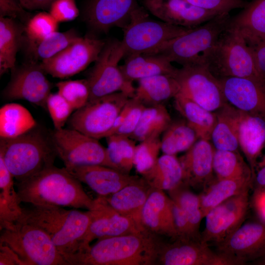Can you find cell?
<instances>
[{
  "label": "cell",
  "instance_id": "1",
  "mask_svg": "<svg viewBox=\"0 0 265 265\" xmlns=\"http://www.w3.org/2000/svg\"><path fill=\"white\" fill-rule=\"evenodd\" d=\"M163 243L159 236L145 231L100 239L64 258L68 265H158Z\"/></svg>",
  "mask_w": 265,
  "mask_h": 265
},
{
  "label": "cell",
  "instance_id": "2",
  "mask_svg": "<svg viewBox=\"0 0 265 265\" xmlns=\"http://www.w3.org/2000/svg\"><path fill=\"white\" fill-rule=\"evenodd\" d=\"M18 201L34 205H50L92 210L96 199L84 190L81 182L65 167L52 165L22 181L16 182Z\"/></svg>",
  "mask_w": 265,
  "mask_h": 265
},
{
  "label": "cell",
  "instance_id": "3",
  "mask_svg": "<svg viewBox=\"0 0 265 265\" xmlns=\"http://www.w3.org/2000/svg\"><path fill=\"white\" fill-rule=\"evenodd\" d=\"M20 217L43 231L64 257L76 253L91 220L90 210L50 205L22 208Z\"/></svg>",
  "mask_w": 265,
  "mask_h": 265
},
{
  "label": "cell",
  "instance_id": "4",
  "mask_svg": "<svg viewBox=\"0 0 265 265\" xmlns=\"http://www.w3.org/2000/svg\"><path fill=\"white\" fill-rule=\"evenodd\" d=\"M56 156L50 135L36 127L15 138H0V157L16 182L53 165Z\"/></svg>",
  "mask_w": 265,
  "mask_h": 265
},
{
  "label": "cell",
  "instance_id": "5",
  "mask_svg": "<svg viewBox=\"0 0 265 265\" xmlns=\"http://www.w3.org/2000/svg\"><path fill=\"white\" fill-rule=\"evenodd\" d=\"M203 62L217 78L265 79L257 71L250 47L241 33L229 26L204 54Z\"/></svg>",
  "mask_w": 265,
  "mask_h": 265
},
{
  "label": "cell",
  "instance_id": "6",
  "mask_svg": "<svg viewBox=\"0 0 265 265\" xmlns=\"http://www.w3.org/2000/svg\"><path fill=\"white\" fill-rule=\"evenodd\" d=\"M0 229V244L10 248L22 265H68L43 231L20 217Z\"/></svg>",
  "mask_w": 265,
  "mask_h": 265
},
{
  "label": "cell",
  "instance_id": "7",
  "mask_svg": "<svg viewBox=\"0 0 265 265\" xmlns=\"http://www.w3.org/2000/svg\"><path fill=\"white\" fill-rule=\"evenodd\" d=\"M231 18L229 13L218 15L169 41L155 53L162 54L182 66L204 65V54L228 27Z\"/></svg>",
  "mask_w": 265,
  "mask_h": 265
},
{
  "label": "cell",
  "instance_id": "8",
  "mask_svg": "<svg viewBox=\"0 0 265 265\" xmlns=\"http://www.w3.org/2000/svg\"><path fill=\"white\" fill-rule=\"evenodd\" d=\"M189 29L151 19L145 9L139 6L123 28L121 40L125 57L137 53H155L165 44Z\"/></svg>",
  "mask_w": 265,
  "mask_h": 265
},
{
  "label": "cell",
  "instance_id": "9",
  "mask_svg": "<svg viewBox=\"0 0 265 265\" xmlns=\"http://www.w3.org/2000/svg\"><path fill=\"white\" fill-rule=\"evenodd\" d=\"M125 55L121 41H106L86 79L90 90L89 100L118 92L134 97L135 87L125 79L118 65Z\"/></svg>",
  "mask_w": 265,
  "mask_h": 265
},
{
  "label": "cell",
  "instance_id": "10",
  "mask_svg": "<svg viewBox=\"0 0 265 265\" xmlns=\"http://www.w3.org/2000/svg\"><path fill=\"white\" fill-rule=\"evenodd\" d=\"M130 98L118 92L88 101L71 115L68 121L70 128L98 140L106 138Z\"/></svg>",
  "mask_w": 265,
  "mask_h": 265
},
{
  "label": "cell",
  "instance_id": "11",
  "mask_svg": "<svg viewBox=\"0 0 265 265\" xmlns=\"http://www.w3.org/2000/svg\"><path fill=\"white\" fill-rule=\"evenodd\" d=\"M50 137L66 169L89 165L108 167L106 148L98 139L70 128L54 129Z\"/></svg>",
  "mask_w": 265,
  "mask_h": 265
},
{
  "label": "cell",
  "instance_id": "12",
  "mask_svg": "<svg viewBox=\"0 0 265 265\" xmlns=\"http://www.w3.org/2000/svg\"><path fill=\"white\" fill-rule=\"evenodd\" d=\"M106 41L93 36L80 37L64 49L40 64L52 77L64 79L84 70L98 59Z\"/></svg>",
  "mask_w": 265,
  "mask_h": 265
},
{
  "label": "cell",
  "instance_id": "13",
  "mask_svg": "<svg viewBox=\"0 0 265 265\" xmlns=\"http://www.w3.org/2000/svg\"><path fill=\"white\" fill-rule=\"evenodd\" d=\"M174 77L180 93L208 110H218L228 103L218 79L205 65L182 66Z\"/></svg>",
  "mask_w": 265,
  "mask_h": 265
},
{
  "label": "cell",
  "instance_id": "14",
  "mask_svg": "<svg viewBox=\"0 0 265 265\" xmlns=\"http://www.w3.org/2000/svg\"><path fill=\"white\" fill-rule=\"evenodd\" d=\"M249 190L230 197L210 211L205 217L203 242L219 243L242 224L248 210Z\"/></svg>",
  "mask_w": 265,
  "mask_h": 265
},
{
  "label": "cell",
  "instance_id": "15",
  "mask_svg": "<svg viewBox=\"0 0 265 265\" xmlns=\"http://www.w3.org/2000/svg\"><path fill=\"white\" fill-rule=\"evenodd\" d=\"M216 245L217 252L229 258L235 265H265V223L260 221L242 224Z\"/></svg>",
  "mask_w": 265,
  "mask_h": 265
},
{
  "label": "cell",
  "instance_id": "16",
  "mask_svg": "<svg viewBox=\"0 0 265 265\" xmlns=\"http://www.w3.org/2000/svg\"><path fill=\"white\" fill-rule=\"evenodd\" d=\"M11 79L2 91L7 100H24L47 110L52 84L40 64L30 62L12 69Z\"/></svg>",
  "mask_w": 265,
  "mask_h": 265
},
{
  "label": "cell",
  "instance_id": "17",
  "mask_svg": "<svg viewBox=\"0 0 265 265\" xmlns=\"http://www.w3.org/2000/svg\"><path fill=\"white\" fill-rule=\"evenodd\" d=\"M158 265H235L225 255L214 252L209 244L201 240L177 238L163 243Z\"/></svg>",
  "mask_w": 265,
  "mask_h": 265
},
{
  "label": "cell",
  "instance_id": "18",
  "mask_svg": "<svg viewBox=\"0 0 265 265\" xmlns=\"http://www.w3.org/2000/svg\"><path fill=\"white\" fill-rule=\"evenodd\" d=\"M96 201L95 208L90 210L91 222L77 252L87 248L90 243L96 238L100 239L147 231L131 218L116 212L103 196H99Z\"/></svg>",
  "mask_w": 265,
  "mask_h": 265
},
{
  "label": "cell",
  "instance_id": "19",
  "mask_svg": "<svg viewBox=\"0 0 265 265\" xmlns=\"http://www.w3.org/2000/svg\"><path fill=\"white\" fill-rule=\"evenodd\" d=\"M217 79L229 104L240 111L265 119V79Z\"/></svg>",
  "mask_w": 265,
  "mask_h": 265
},
{
  "label": "cell",
  "instance_id": "20",
  "mask_svg": "<svg viewBox=\"0 0 265 265\" xmlns=\"http://www.w3.org/2000/svg\"><path fill=\"white\" fill-rule=\"evenodd\" d=\"M139 6L137 0H90L84 18L91 30L106 33L114 27H126Z\"/></svg>",
  "mask_w": 265,
  "mask_h": 265
},
{
  "label": "cell",
  "instance_id": "21",
  "mask_svg": "<svg viewBox=\"0 0 265 265\" xmlns=\"http://www.w3.org/2000/svg\"><path fill=\"white\" fill-rule=\"evenodd\" d=\"M143 4L159 20L188 28L199 26L218 15L186 0H144Z\"/></svg>",
  "mask_w": 265,
  "mask_h": 265
},
{
  "label": "cell",
  "instance_id": "22",
  "mask_svg": "<svg viewBox=\"0 0 265 265\" xmlns=\"http://www.w3.org/2000/svg\"><path fill=\"white\" fill-rule=\"evenodd\" d=\"M215 148L209 140L199 139L179 159L183 181L189 186L206 190L214 181L213 158Z\"/></svg>",
  "mask_w": 265,
  "mask_h": 265
},
{
  "label": "cell",
  "instance_id": "23",
  "mask_svg": "<svg viewBox=\"0 0 265 265\" xmlns=\"http://www.w3.org/2000/svg\"><path fill=\"white\" fill-rule=\"evenodd\" d=\"M66 169L101 196L113 194L139 178L101 165L80 166Z\"/></svg>",
  "mask_w": 265,
  "mask_h": 265
},
{
  "label": "cell",
  "instance_id": "24",
  "mask_svg": "<svg viewBox=\"0 0 265 265\" xmlns=\"http://www.w3.org/2000/svg\"><path fill=\"white\" fill-rule=\"evenodd\" d=\"M143 227L158 236L177 237L173 211V201L163 190L152 188L141 213Z\"/></svg>",
  "mask_w": 265,
  "mask_h": 265
},
{
  "label": "cell",
  "instance_id": "25",
  "mask_svg": "<svg viewBox=\"0 0 265 265\" xmlns=\"http://www.w3.org/2000/svg\"><path fill=\"white\" fill-rule=\"evenodd\" d=\"M238 138L254 180L259 157L265 147V119L239 110Z\"/></svg>",
  "mask_w": 265,
  "mask_h": 265
},
{
  "label": "cell",
  "instance_id": "26",
  "mask_svg": "<svg viewBox=\"0 0 265 265\" xmlns=\"http://www.w3.org/2000/svg\"><path fill=\"white\" fill-rule=\"evenodd\" d=\"M152 189L142 177H139L116 192L103 197L116 212L143 226L142 211Z\"/></svg>",
  "mask_w": 265,
  "mask_h": 265
},
{
  "label": "cell",
  "instance_id": "27",
  "mask_svg": "<svg viewBox=\"0 0 265 265\" xmlns=\"http://www.w3.org/2000/svg\"><path fill=\"white\" fill-rule=\"evenodd\" d=\"M120 67L125 79L131 82L159 75L174 76L178 69L168 58L160 53L129 55Z\"/></svg>",
  "mask_w": 265,
  "mask_h": 265
},
{
  "label": "cell",
  "instance_id": "28",
  "mask_svg": "<svg viewBox=\"0 0 265 265\" xmlns=\"http://www.w3.org/2000/svg\"><path fill=\"white\" fill-rule=\"evenodd\" d=\"M137 81L134 97L146 106L163 105L180 91L179 84L172 75H159Z\"/></svg>",
  "mask_w": 265,
  "mask_h": 265
},
{
  "label": "cell",
  "instance_id": "29",
  "mask_svg": "<svg viewBox=\"0 0 265 265\" xmlns=\"http://www.w3.org/2000/svg\"><path fill=\"white\" fill-rule=\"evenodd\" d=\"M229 26L238 30L247 44L253 46L265 39V0H252L231 18Z\"/></svg>",
  "mask_w": 265,
  "mask_h": 265
},
{
  "label": "cell",
  "instance_id": "30",
  "mask_svg": "<svg viewBox=\"0 0 265 265\" xmlns=\"http://www.w3.org/2000/svg\"><path fill=\"white\" fill-rule=\"evenodd\" d=\"M217 121L211 140L215 149L238 152L239 110L226 103L216 113Z\"/></svg>",
  "mask_w": 265,
  "mask_h": 265
},
{
  "label": "cell",
  "instance_id": "31",
  "mask_svg": "<svg viewBox=\"0 0 265 265\" xmlns=\"http://www.w3.org/2000/svg\"><path fill=\"white\" fill-rule=\"evenodd\" d=\"M174 99L176 109L195 131L198 138L210 140L217 121L216 113L206 109L180 92Z\"/></svg>",
  "mask_w": 265,
  "mask_h": 265
},
{
  "label": "cell",
  "instance_id": "32",
  "mask_svg": "<svg viewBox=\"0 0 265 265\" xmlns=\"http://www.w3.org/2000/svg\"><path fill=\"white\" fill-rule=\"evenodd\" d=\"M141 175L152 188L162 190H170L183 181V171L179 159L175 156L164 154Z\"/></svg>",
  "mask_w": 265,
  "mask_h": 265
},
{
  "label": "cell",
  "instance_id": "33",
  "mask_svg": "<svg viewBox=\"0 0 265 265\" xmlns=\"http://www.w3.org/2000/svg\"><path fill=\"white\" fill-rule=\"evenodd\" d=\"M252 179H221L213 181L199 196L200 208L203 217L212 208L235 195L250 189Z\"/></svg>",
  "mask_w": 265,
  "mask_h": 265
},
{
  "label": "cell",
  "instance_id": "34",
  "mask_svg": "<svg viewBox=\"0 0 265 265\" xmlns=\"http://www.w3.org/2000/svg\"><path fill=\"white\" fill-rule=\"evenodd\" d=\"M37 123L29 111L22 105L8 103L0 109V137L13 138L32 130Z\"/></svg>",
  "mask_w": 265,
  "mask_h": 265
},
{
  "label": "cell",
  "instance_id": "35",
  "mask_svg": "<svg viewBox=\"0 0 265 265\" xmlns=\"http://www.w3.org/2000/svg\"><path fill=\"white\" fill-rule=\"evenodd\" d=\"M25 28L13 18L0 17V75L15 67L16 54L23 41Z\"/></svg>",
  "mask_w": 265,
  "mask_h": 265
},
{
  "label": "cell",
  "instance_id": "36",
  "mask_svg": "<svg viewBox=\"0 0 265 265\" xmlns=\"http://www.w3.org/2000/svg\"><path fill=\"white\" fill-rule=\"evenodd\" d=\"M171 122L168 111L163 105L146 106L130 137L140 142L149 138L159 137Z\"/></svg>",
  "mask_w": 265,
  "mask_h": 265
},
{
  "label": "cell",
  "instance_id": "37",
  "mask_svg": "<svg viewBox=\"0 0 265 265\" xmlns=\"http://www.w3.org/2000/svg\"><path fill=\"white\" fill-rule=\"evenodd\" d=\"M106 138L108 167L129 174L134 166L135 140L116 134L109 135Z\"/></svg>",
  "mask_w": 265,
  "mask_h": 265
},
{
  "label": "cell",
  "instance_id": "38",
  "mask_svg": "<svg viewBox=\"0 0 265 265\" xmlns=\"http://www.w3.org/2000/svg\"><path fill=\"white\" fill-rule=\"evenodd\" d=\"M13 179L0 157V225L16 220L22 214Z\"/></svg>",
  "mask_w": 265,
  "mask_h": 265
},
{
  "label": "cell",
  "instance_id": "39",
  "mask_svg": "<svg viewBox=\"0 0 265 265\" xmlns=\"http://www.w3.org/2000/svg\"><path fill=\"white\" fill-rule=\"evenodd\" d=\"M198 138L185 120L172 121L160 139L161 150L164 154L175 156L188 150Z\"/></svg>",
  "mask_w": 265,
  "mask_h": 265
},
{
  "label": "cell",
  "instance_id": "40",
  "mask_svg": "<svg viewBox=\"0 0 265 265\" xmlns=\"http://www.w3.org/2000/svg\"><path fill=\"white\" fill-rule=\"evenodd\" d=\"M213 169L218 180H253L249 164L243 159L238 152L215 149Z\"/></svg>",
  "mask_w": 265,
  "mask_h": 265
},
{
  "label": "cell",
  "instance_id": "41",
  "mask_svg": "<svg viewBox=\"0 0 265 265\" xmlns=\"http://www.w3.org/2000/svg\"><path fill=\"white\" fill-rule=\"evenodd\" d=\"M184 181L168 190L170 198L186 215L194 235L201 239L199 232L201 221L204 218L200 208V197L189 189Z\"/></svg>",
  "mask_w": 265,
  "mask_h": 265
},
{
  "label": "cell",
  "instance_id": "42",
  "mask_svg": "<svg viewBox=\"0 0 265 265\" xmlns=\"http://www.w3.org/2000/svg\"><path fill=\"white\" fill-rule=\"evenodd\" d=\"M80 37L73 29L61 32L56 31L38 41L26 39L27 50L34 58L42 61L54 56Z\"/></svg>",
  "mask_w": 265,
  "mask_h": 265
},
{
  "label": "cell",
  "instance_id": "43",
  "mask_svg": "<svg viewBox=\"0 0 265 265\" xmlns=\"http://www.w3.org/2000/svg\"><path fill=\"white\" fill-rule=\"evenodd\" d=\"M56 86L58 92L75 110L83 106L89 100L90 90L86 79L61 81Z\"/></svg>",
  "mask_w": 265,
  "mask_h": 265
},
{
  "label": "cell",
  "instance_id": "44",
  "mask_svg": "<svg viewBox=\"0 0 265 265\" xmlns=\"http://www.w3.org/2000/svg\"><path fill=\"white\" fill-rule=\"evenodd\" d=\"M161 150L159 137L149 138L136 146L134 166L140 175L151 168L159 158Z\"/></svg>",
  "mask_w": 265,
  "mask_h": 265
},
{
  "label": "cell",
  "instance_id": "45",
  "mask_svg": "<svg viewBox=\"0 0 265 265\" xmlns=\"http://www.w3.org/2000/svg\"><path fill=\"white\" fill-rule=\"evenodd\" d=\"M58 22L49 12H41L29 19L24 30L26 40L38 41L57 31Z\"/></svg>",
  "mask_w": 265,
  "mask_h": 265
},
{
  "label": "cell",
  "instance_id": "46",
  "mask_svg": "<svg viewBox=\"0 0 265 265\" xmlns=\"http://www.w3.org/2000/svg\"><path fill=\"white\" fill-rule=\"evenodd\" d=\"M47 110L52 118L55 130L63 128L75 110L58 92L51 93L49 96L47 100Z\"/></svg>",
  "mask_w": 265,
  "mask_h": 265
},
{
  "label": "cell",
  "instance_id": "47",
  "mask_svg": "<svg viewBox=\"0 0 265 265\" xmlns=\"http://www.w3.org/2000/svg\"><path fill=\"white\" fill-rule=\"evenodd\" d=\"M191 4L218 15L229 13L232 10L243 8L248 2L245 0H186Z\"/></svg>",
  "mask_w": 265,
  "mask_h": 265
},
{
  "label": "cell",
  "instance_id": "48",
  "mask_svg": "<svg viewBox=\"0 0 265 265\" xmlns=\"http://www.w3.org/2000/svg\"><path fill=\"white\" fill-rule=\"evenodd\" d=\"M49 13L59 23L74 20L79 10L75 0H55L51 4Z\"/></svg>",
  "mask_w": 265,
  "mask_h": 265
},
{
  "label": "cell",
  "instance_id": "49",
  "mask_svg": "<svg viewBox=\"0 0 265 265\" xmlns=\"http://www.w3.org/2000/svg\"><path fill=\"white\" fill-rule=\"evenodd\" d=\"M146 107L137 100L136 104L114 134L130 137L136 128Z\"/></svg>",
  "mask_w": 265,
  "mask_h": 265
},
{
  "label": "cell",
  "instance_id": "50",
  "mask_svg": "<svg viewBox=\"0 0 265 265\" xmlns=\"http://www.w3.org/2000/svg\"><path fill=\"white\" fill-rule=\"evenodd\" d=\"M25 12L16 0H0V17L15 18L24 16Z\"/></svg>",
  "mask_w": 265,
  "mask_h": 265
},
{
  "label": "cell",
  "instance_id": "51",
  "mask_svg": "<svg viewBox=\"0 0 265 265\" xmlns=\"http://www.w3.org/2000/svg\"><path fill=\"white\" fill-rule=\"evenodd\" d=\"M249 47L256 70L262 77L265 78V39Z\"/></svg>",
  "mask_w": 265,
  "mask_h": 265
},
{
  "label": "cell",
  "instance_id": "52",
  "mask_svg": "<svg viewBox=\"0 0 265 265\" xmlns=\"http://www.w3.org/2000/svg\"><path fill=\"white\" fill-rule=\"evenodd\" d=\"M137 102V100L133 97L130 98L118 114L114 124L107 135H110L114 133L116 130L123 123L126 117L128 116L131 109L133 108Z\"/></svg>",
  "mask_w": 265,
  "mask_h": 265
},
{
  "label": "cell",
  "instance_id": "53",
  "mask_svg": "<svg viewBox=\"0 0 265 265\" xmlns=\"http://www.w3.org/2000/svg\"><path fill=\"white\" fill-rule=\"evenodd\" d=\"M0 265H22L18 257L8 246L0 244Z\"/></svg>",
  "mask_w": 265,
  "mask_h": 265
},
{
  "label": "cell",
  "instance_id": "54",
  "mask_svg": "<svg viewBox=\"0 0 265 265\" xmlns=\"http://www.w3.org/2000/svg\"><path fill=\"white\" fill-rule=\"evenodd\" d=\"M253 197L254 208L260 219L265 223V192L256 189Z\"/></svg>",
  "mask_w": 265,
  "mask_h": 265
},
{
  "label": "cell",
  "instance_id": "55",
  "mask_svg": "<svg viewBox=\"0 0 265 265\" xmlns=\"http://www.w3.org/2000/svg\"><path fill=\"white\" fill-rule=\"evenodd\" d=\"M55 0H19L22 7L27 10H35L49 8Z\"/></svg>",
  "mask_w": 265,
  "mask_h": 265
},
{
  "label": "cell",
  "instance_id": "56",
  "mask_svg": "<svg viewBox=\"0 0 265 265\" xmlns=\"http://www.w3.org/2000/svg\"><path fill=\"white\" fill-rule=\"evenodd\" d=\"M254 181L257 187L256 189L265 186V154L257 163Z\"/></svg>",
  "mask_w": 265,
  "mask_h": 265
},
{
  "label": "cell",
  "instance_id": "57",
  "mask_svg": "<svg viewBox=\"0 0 265 265\" xmlns=\"http://www.w3.org/2000/svg\"><path fill=\"white\" fill-rule=\"evenodd\" d=\"M257 189H260L263 191L265 192V186L260 188H257Z\"/></svg>",
  "mask_w": 265,
  "mask_h": 265
}]
</instances>
